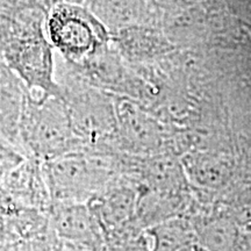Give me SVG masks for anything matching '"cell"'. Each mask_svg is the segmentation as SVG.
I'll return each mask as SVG.
<instances>
[{
    "label": "cell",
    "instance_id": "cell-1",
    "mask_svg": "<svg viewBox=\"0 0 251 251\" xmlns=\"http://www.w3.org/2000/svg\"><path fill=\"white\" fill-rule=\"evenodd\" d=\"M52 201L89 203L119 177L111 157L74 152L43 163Z\"/></svg>",
    "mask_w": 251,
    "mask_h": 251
},
{
    "label": "cell",
    "instance_id": "cell-2",
    "mask_svg": "<svg viewBox=\"0 0 251 251\" xmlns=\"http://www.w3.org/2000/svg\"><path fill=\"white\" fill-rule=\"evenodd\" d=\"M25 118L23 139L33 158L49 162L78 152L79 143L71 129V119L57 103H45L43 107H30Z\"/></svg>",
    "mask_w": 251,
    "mask_h": 251
},
{
    "label": "cell",
    "instance_id": "cell-3",
    "mask_svg": "<svg viewBox=\"0 0 251 251\" xmlns=\"http://www.w3.org/2000/svg\"><path fill=\"white\" fill-rule=\"evenodd\" d=\"M48 31L52 45L72 61L89 58L105 41L101 24L76 5L56 6L49 17Z\"/></svg>",
    "mask_w": 251,
    "mask_h": 251
},
{
    "label": "cell",
    "instance_id": "cell-4",
    "mask_svg": "<svg viewBox=\"0 0 251 251\" xmlns=\"http://www.w3.org/2000/svg\"><path fill=\"white\" fill-rule=\"evenodd\" d=\"M50 224L57 236L78 251H108L105 233L89 203H52Z\"/></svg>",
    "mask_w": 251,
    "mask_h": 251
},
{
    "label": "cell",
    "instance_id": "cell-5",
    "mask_svg": "<svg viewBox=\"0 0 251 251\" xmlns=\"http://www.w3.org/2000/svg\"><path fill=\"white\" fill-rule=\"evenodd\" d=\"M1 200L49 214L54 201L41 161L31 157L1 176Z\"/></svg>",
    "mask_w": 251,
    "mask_h": 251
},
{
    "label": "cell",
    "instance_id": "cell-6",
    "mask_svg": "<svg viewBox=\"0 0 251 251\" xmlns=\"http://www.w3.org/2000/svg\"><path fill=\"white\" fill-rule=\"evenodd\" d=\"M6 56L13 69L34 89L47 92L50 87L49 47L40 33H25L20 37H6Z\"/></svg>",
    "mask_w": 251,
    "mask_h": 251
},
{
    "label": "cell",
    "instance_id": "cell-7",
    "mask_svg": "<svg viewBox=\"0 0 251 251\" xmlns=\"http://www.w3.org/2000/svg\"><path fill=\"white\" fill-rule=\"evenodd\" d=\"M50 228L49 214L1 200V251L46 233Z\"/></svg>",
    "mask_w": 251,
    "mask_h": 251
},
{
    "label": "cell",
    "instance_id": "cell-8",
    "mask_svg": "<svg viewBox=\"0 0 251 251\" xmlns=\"http://www.w3.org/2000/svg\"><path fill=\"white\" fill-rule=\"evenodd\" d=\"M148 251H180L198 243L193 224L186 216L175 218L144 230Z\"/></svg>",
    "mask_w": 251,
    "mask_h": 251
},
{
    "label": "cell",
    "instance_id": "cell-9",
    "mask_svg": "<svg viewBox=\"0 0 251 251\" xmlns=\"http://www.w3.org/2000/svg\"><path fill=\"white\" fill-rule=\"evenodd\" d=\"M120 119L124 125V131L127 135L128 140L133 146L139 147L140 149L153 150L158 147L161 137L158 130L152 127V124L142 117L140 113L129 107H124L120 114Z\"/></svg>",
    "mask_w": 251,
    "mask_h": 251
},
{
    "label": "cell",
    "instance_id": "cell-10",
    "mask_svg": "<svg viewBox=\"0 0 251 251\" xmlns=\"http://www.w3.org/2000/svg\"><path fill=\"white\" fill-rule=\"evenodd\" d=\"M6 251H71V248L63 242L51 227L46 233L14 244Z\"/></svg>",
    "mask_w": 251,
    "mask_h": 251
},
{
    "label": "cell",
    "instance_id": "cell-11",
    "mask_svg": "<svg viewBox=\"0 0 251 251\" xmlns=\"http://www.w3.org/2000/svg\"><path fill=\"white\" fill-rule=\"evenodd\" d=\"M180 251H207V250L203 247L200 246L199 243H196V244H193V246L185 248V249L180 250Z\"/></svg>",
    "mask_w": 251,
    "mask_h": 251
},
{
    "label": "cell",
    "instance_id": "cell-12",
    "mask_svg": "<svg viewBox=\"0 0 251 251\" xmlns=\"http://www.w3.org/2000/svg\"><path fill=\"white\" fill-rule=\"evenodd\" d=\"M71 251H78V250H74V249H71Z\"/></svg>",
    "mask_w": 251,
    "mask_h": 251
}]
</instances>
